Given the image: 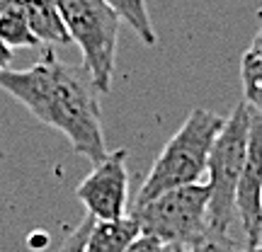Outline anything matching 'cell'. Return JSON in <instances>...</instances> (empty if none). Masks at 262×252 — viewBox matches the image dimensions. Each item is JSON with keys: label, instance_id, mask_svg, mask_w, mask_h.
I'll use <instances>...</instances> for the list:
<instances>
[{"label": "cell", "instance_id": "obj_1", "mask_svg": "<svg viewBox=\"0 0 262 252\" xmlns=\"http://www.w3.org/2000/svg\"><path fill=\"white\" fill-rule=\"evenodd\" d=\"M0 90L27 107L32 117L63 133L71 148L93 165L102 163L110 150L104 143L97 90L85 68L66 65L47 49L32 68L0 71Z\"/></svg>", "mask_w": 262, "mask_h": 252}, {"label": "cell", "instance_id": "obj_2", "mask_svg": "<svg viewBox=\"0 0 262 252\" xmlns=\"http://www.w3.org/2000/svg\"><path fill=\"white\" fill-rule=\"evenodd\" d=\"M224 124V117L194 107L185 124L175 131V136H170L165 148L158 153L156 163L150 165L148 175L134 199V206L146 204L170 189L202 185V179L206 177L211 148Z\"/></svg>", "mask_w": 262, "mask_h": 252}, {"label": "cell", "instance_id": "obj_3", "mask_svg": "<svg viewBox=\"0 0 262 252\" xmlns=\"http://www.w3.org/2000/svg\"><path fill=\"white\" fill-rule=\"evenodd\" d=\"M61 10L71 41L83 54V68L97 93H110L117 63L122 17L107 0H54Z\"/></svg>", "mask_w": 262, "mask_h": 252}, {"label": "cell", "instance_id": "obj_4", "mask_svg": "<svg viewBox=\"0 0 262 252\" xmlns=\"http://www.w3.org/2000/svg\"><path fill=\"white\" fill-rule=\"evenodd\" d=\"M250 119L253 112L245 102L235 104L233 114L226 119L224 129L216 139L209 155V228L216 233H228L235 216V194L238 182L248 160V139H250Z\"/></svg>", "mask_w": 262, "mask_h": 252}, {"label": "cell", "instance_id": "obj_5", "mask_svg": "<svg viewBox=\"0 0 262 252\" xmlns=\"http://www.w3.org/2000/svg\"><path fill=\"white\" fill-rule=\"evenodd\" d=\"M209 185L170 189L141 206H131V216L139 221L141 235L158 238L163 245L189 247L204 238L209 228Z\"/></svg>", "mask_w": 262, "mask_h": 252}, {"label": "cell", "instance_id": "obj_6", "mask_svg": "<svg viewBox=\"0 0 262 252\" xmlns=\"http://www.w3.org/2000/svg\"><path fill=\"white\" fill-rule=\"evenodd\" d=\"M75 196L95 221H119L129 216L126 150H114L102 163H97L75 187Z\"/></svg>", "mask_w": 262, "mask_h": 252}, {"label": "cell", "instance_id": "obj_7", "mask_svg": "<svg viewBox=\"0 0 262 252\" xmlns=\"http://www.w3.org/2000/svg\"><path fill=\"white\" fill-rule=\"evenodd\" d=\"M235 214L241 218L248 247L262 245V114L257 112H253L250 119L248 160L238 182Z\"/></svg>", "mask_w": 262, "mask_h": 252}, {"label": "cell", "instance_id": "obj_8", "mask_svg": "<svg viewBox=\"0 0 262 252\" xmlns=\"http://www.w3.org/2000/svg\"><path fill=\"white\" fill-rule=\"evenodd\" d=\"M22 3H25L29 27L39 44H47L49 49H54L71 41V34L61 17V10L54 0H22Z\"/></svg>", "mask_w": 262, "mask_h": 252}, {"label": "cell", "instance_id": "obj_9", "mask_svg": "<svg viewBox=\"0 0 262 252\" xmlns=\"http://www.w3.org/2000/svg\"><path fill=\"white\" fill-rule=\"evenodd\" d=\"M141 235V225L134 216L119 221H95L85 243V252H124Z\"/></svg>", "mask_w": 262, "mask_h": 252}, {"label": "cell", "instance_id": "obj_10", "mask_svg": "<svg viewBox=\"0 0 262 252\" xmlns=\"http://www.w3.org/2000/svg\"><path fill=\"white\" fill-rule=\"evenodd\" d=\"M0 39L12 49H32L39 44L22 0H0Z\"/></svg>", "mask_w": 262, "mask_h": 252}, {"label": "cell", "instance_id": "obj_11", "mask_svg": "<svg viewBox=\"0 0 262 252\" xmlns=\"http://www.w3.org/2000/svg\"><path fill=\"white\" fill-rule=\"evenodd\" d=\"M107 3H110L114 12L122 17V22H126V25L136 32V37H139L143 44L153 47V44L158 41V34H156V29H153L148 8H146V0H107Z\"/></svg>", "mask_w": 262, "mask_h": 252}, {"label": "cell", "instance_id": "obj_12", "mask_svg": "<svg viewBox=\"0 0 262 252\" xmlns=\"http://www.w3.org/2000/svg\"><path fill=\"white\" fill-rule=\"evenodd\" d=\"M241 83H243V102L262 114V58L253 51H245L241 61Z\"/></svg>", "mask_w": 262, "mask_h": 252}, {"label": "cell", "instance_id": "obj_13", "mask_svg": "<svg viewBox=\"0 0 262 252\" xmlns=\"http://www.w3.org/2000/svg\"><path fill=\"white\" fill-rule=\"evenodd\" d=\"M187 252H238V250H235L233 240L228 238V233L209 231L204 238H199L196 243L189 245Z\"/></svg>", "mask_w": 262, "mask_h": 252}, {"label": "cell", "instance_id": "obj_14", "mask_svg": "<svg viewBox=\"0 0 262 252\" xmlns=\"http://www.w3.org/2000/svg\"><path fill=\"white\" fill-rule=\"evenodd\" d=\"M93 223H95V218L88 214L73 233H68V238H66L63 245L58 247V252H85V243H88V235H90Z\"/></svg>", "mask_w": 262, "mask_h": 252}, {"label": "cell", "instance_id": "obj_15", "mask_svg": "<svg viewBox=\"0 0 262 252\" xmlns=\"http://www.w3.org/2000/svg\"><path fill=\"white\" fill-rule=\"evenodd\" d=\"M165 245L160 243L158 238H150V235H139L134 243L126 247L124 252H163Z\"/></svg>", "mask_w": 262, "mask_h": 252}, {"label": "cell", "instance_id": "obj_16", "mask_svg": "<svg viewBox=\"0 0 262 252\" xmlns=\"http://www.w3.org/2000/svg\"><path fill=\"white\" fill-rule=\"evenodd\" d=\"M10 65H12V47L0 39V71H10Z\"/></svg>", "mask_w": 262, "mask_h": 252}, {"label": "cell", "instance_id": "obj_17", "mask_svg": "<svg viewBox=\"0 0 262 252\" xmlns=\"http://www.w3.org/2000/svg\"><path fill=\"white\" fill-rule=\"evenodd\" d=\"M248 51H253L255 56H260V58H262V27L257 29V34H255L253 44H250V49H248Z\"/></svg>", "mask_w": 262, "mask_h": 252}, {"label": "cell", "instance_id": "obj_18", "mask_svg": "<svg viewBox=\"0 0 262 252\" xmlns=\"http://www.w3.org/2000/svg\"><path fill=\"white\" fill-rule=\"evenodd\" d=\"M241 252H262V245H255V247H245V250Z\"/></svg>", "mask_w": 262, "mask_h": 252}]
</instances>
